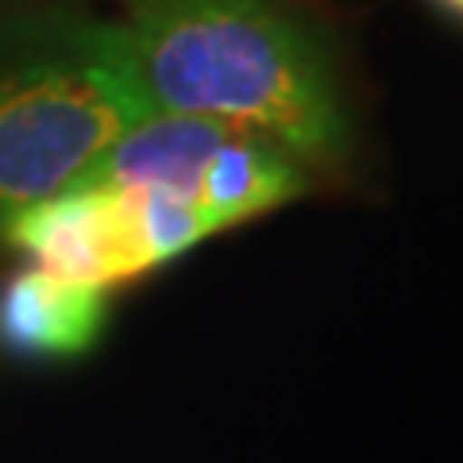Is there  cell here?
I'll list each match as a JSON object with an SVG mask.
<instances>
[{"label": "cell", "mask_w": 463, "mask_h": 463, "mask_svg": "<svg viewBox=\"0 0 463 463\" xmlns=\"http://www.w3.org/2000/svg\"><path fill=\"white\" fill-rule=\"evenodd\" d=\"M205 236L213 228L194 209L143 190H70L8 232L35 267L97 289L139 279Z\"/></svg>", "instance_id": "obj_4"}, {"label": "cell", "mask_w": 463, "mask_h": 463, "mask_svg": "<svg viewBox=\"0 0 463 463\" xmlns=\"http://www.w3.org/2000/svg\"><path fill=\"white\" fill-rule=\"evenodd\" d=\"M120 24L32 20L0 32V240L147 120Z\"/></svg>", "instance_id": "obj_2"}, {"label": "cell", "mask_w": 463, "mask_h": 463, "mask_svg": "<svg viewBox=\"0 0 463 463\" xmlns=\"http://www.w3.org/2000/svg\"><path fill=\"white\" fill-rule=\"evenodd\" d=\"M120 35L151 112L240 124L309 170L352 155L328 54L282 0H128Z\"/></svg>", "instance_id": "obj_1"}, {"label": "cell", "mask_w": 463, "mask_h": 463, "mask_svg": "<svg viewBox=\"0 0 463 463\" xmlns=\"http://www.w3.org/2000/svg\"><path fill=\"white\" fill-rule=\"evenodd\" d=\"M306 185L309 166L267 136L209 116L151 112L81 174L74 190L158 194L221 232L301 197Z\"/></svg>", "instance_id": "obj_3"}, {"label": "cell", "mask_w": 463, "mask_h": 463, "mask_svg": "<svg viewBox=\"0 0 463 463\" xmlns=\"http://www.w3.org/2000/svg\"><path fill=\"white\" fill-rule=\"evenodd\" d=\"M105 328V289L27 267L0 294V340L20 355H78Z\"/></svg>", "instance_id": "obj_5"}, {"label": "cell", "mask_w": 463, "mask_h": 463, "mask_svg": "<svg viewBox=\"0 0 463 463\" xmlns=\"http://www.w3.org/2000/svg\"><path fill=\"white\" fill-rule=\"evenodd\" d=\"M448 8H456V12H463V0H444Z\"/></svg>", "instance_id": "obj_6"}]
</instances>
